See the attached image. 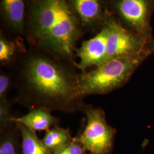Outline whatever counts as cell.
<instances>
[{"mask_svg":"<svg viewBox=\"0 0 154 154\" xmlns=\"http://www.w3.org/2000/svg\"><path fill=\"white\" fill-rule=\"evenodd\" d=\"M77 66L30 46L12 69L17 103L29 110L81 111L84 102Z\"/></svg>","mask_w":154,"mask_h":154,"instance_id":"1","label":"cell"},{"mask_svg":"<svg viewBox=\"0 0 154 154\" xmlns=\"http://www.w3.org/2000/svg\"><path fill=\"white\" fill-rule=\"evenodd\" d=\"M25 30L30 46L77 66V43L85 32L70 0L26 1Z\"/></svg>","mask_w":154,"mask_h":154,"instance_id":"2","label":"cell"},{"mask_svg":"<svg viewBox=\"0 0 154 154\" xmlns=\"http://www.w3.org/2000/svg\"><path fill=\"white\" fill-rule=\"evenodd\" d=\"M147 54L111 59L90 72L79 74V88L84 98L91 95L109 93L126 85Z\"/></svg>","mask_w":154,"mask_h":154,"instance_id":"3","label":"cell"},{"mask_svg":"<svg viewBox=\"0 0 154 154\" xmlns=\"http://www.w3.org/2000/svg\"><path fill=\"white\" fill-rule=\"evenodd\" d=\"M81 111L86 123L77 137L83 148L90 154H111L116 130L107 122L104 110L84 103Z\"/></svg>","mask_w":154,"mask_h":154,"instance_id":"4","label":"cell"},{"mask_svg":"<svg viewBox=\"0 0 154 154\" xmlns=\"http://www.w3.org/2000/svg\"><path fill=\"white\" fill-rule=\"evenodd\" d=\"M107 25L109 32L104 62L113 58L143 54L150 56L154 53V46L138 34L125 27L113 15L110 17Z\"/></svg>","mask_w":154,"mask_h":154,"instance_id":"5","label":"cell"},{"mask_svg":"<svg viewBox=\"0 0 154 154\" xmlns=\"http://www.w3.org/2000/svg\"><path fill=\"white\" fill-rule=\"evenodd\" d=\"M111 11L115 13L129 29L154 46L151 18L154 1L150 0H116L107 2Z\"/></svg>","mask_w":154,"mask_h":154,"instance_id":"6","label":"cell"},{"mask_svg":"<svg viewBox=\"0 0 154 154\" xmlns=\"http://www.w3.org/2000/svg\"><path fill=\"white\" fill-rule=\"evenodd\" d=\"M85 32L100 31L106 25L112 12L107 2L99 0H70Z\"/></svg>","mask_w":154,"mask_h":154,"instance_id":"7","label":"cell"},{"mask_svg":"<svg viewBox=\"0 0 154 154\" xmlns=\"http://www.w3.org/2000/svg\"><path fill=\"white\" fill-rule=\"evenodd\" d=\"M109 32L106 23L94 37L84 41L81 47L77 48L76 57L79 59L77 65L78 70L86 72L89 67L98 66L105 61Z\"/></svg>","mask_w":154,"mask_h":154,"instance_id":"8","label":"cell"},{"mask_svg":"<svg viewBox=\"0 0 154 154\" xmlns=\"http://www.w3.org/2000/svg\"><path fill=\"white\" fill-rule=\"evenodd\" d=\"M26 1L1 0L0 16L2 26L6 31L4 32L15 37H21L26 41Z\"/></svg>","mask_w":154,"mask_h":154,"instance_id":"9","label":"cell"},{"mask_svg":"<svg viewBox=\"0 0 154 154\" xmlns=\"http://www.w3.org/2000/svg\"><path fill=\"white\" fill-rule=\"evenodd\" d=\"M25 39L10 35L1 30L0 64L2 67L13 69L26 51Z\"/></svg>","mask_w":154,"mask_h":154,"instance_id":"10","label":"cell"},{"mask_svg":"<svg viewBox=\"0 0 154 154\" xmlns=\"http://www.w3.org/2000/svg\"><path fill=\"white\" fill-rule=\"evenodd\" d=\"M14 123H20L33 131H48L51 127L58 125L60 119L53 116L48 110L36 109L29 110V112L21 117H13Z\"/></svg>","mask_w":154,"mask_h":154,"instance_id":"11","label":"cell"},{"mask_svg":"<svg viewBox=\"0 0 154 154\" xmlns=\"http://www.w3.org/2000/svg\"><path fill=\"white\" fill-rule=\"evenodd\" d=\"M73 137L69 128H63L58 125L46 131L42 141L51 154H55L71 143Z\"/></svg>","mask_w":154,"mask_h":154,"instance_id":"12","label":"cell"},{"mask_svg":"<svg viewBox=\"0 0 154 154\" xmlns=\"http://www.w3.org/2000/svg\"><path fill=\"white\" fill-rule=\"evenodd\" d=\"M21 138L22 154H51L35 132L20 123H15Z\"/></svg>","mask_w":154,"mask_h":154,"instance_id":"13","label":"cell"},{"mask_svg":"<svg viewBox=\"0 0 154 154\" xmlns=\"http://www.w3.org/2000/svg\"><path fill=\"white\" fill-rule=\"evenodd\" d=\"M20 131L16 125L1 133L0 154H20Z\"/></svg>","mask_w":154,"mask_h":154,"instance_id":"14","label":"cell"},{"mask_svg":"<svg viewBox=\"0 0 154 154\" xmlns=\"http://www.w3.org/2000/svg\"><path fill=\"white\" fill-rule=\"evenodd\" d=\"M15 103L14 99H7L0 101V132L14 126L16 123L12 121L13 116L10 114L12 104Z\"/></svg>","mask_w":154,"mask_h":154,"instance_id":"15","label":"cell"},{"mask_svg":"<svg viewBox=\"0 0 154 154\" xmlns=\"http://www.w3.org/2000/svg\"><path fill=\"white\" fill-rule=\"evenodd\" d=\"M14 88V78L13 72H0V101L7 99V95Z\"/></svg>","mask_w":154,"mask_h":154,"instance_id":"16","label":"cell"},{"mask_svg":"<svg viewBox=\"0 0 154 154\" xmlns=\"http://www.w3.org/2000/svg\"><path fill=\"white\" fill-rule=\"evenodd\" d=\"M55 154H86V151L77 137L65 148Z\"/></svg>","mask_w":154,"mask_h":154,"instance_id":"17","label":"cell"}]
</instances>
